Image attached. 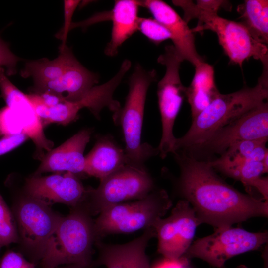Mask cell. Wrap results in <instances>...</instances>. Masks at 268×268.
Returning a JSON list of instances; mask_svg holds the SVG:
<instances>
[{"mask_svg":"<svg viewBox=\"0 0 268 268\" xmlns=\"http://www.w3.org/2000/svg\"><path fill=\"white\" fill-rule=\"evenodd\" d=\"M1 248V247L0 246V250Z\"/></svg>","mask_w":268,"mask_h":268,"instance_id":"37","label":"cell"},{"mask_svg":"<svg viewBox=\"0 0 268 268\" xmlns=\"http://www.w3.org/2000/svg\"><path fill=\"white\" fill-rule=\"evenodd\" d=\"M138 0H117L109 12V19L112 22L110 41L105 49V53L110 57L115 56L120 47L138 31Z\"/></svg>","mask_w":268,"mask_h":268,"instance_id":"21","label":"cell"},{"mask_svg":"<svg viewBox=\"0 0 268 268\" xmlns=\"http://www.w3.org/2000/svg\"><path fill=\"white\" fill-rule=\"evenodd\" d=\"M59 55L56 59L49 60L43 58L25 63L20 75L22 77H31L34 86L59 79L71 61L75 58L72 50L67 45L59 49Z\"/></svg>","mask_w":268,"mask_h":268,"instance_id":"23","label":"cell"},{"mask_svg":"<svg viewBox=\"0 0 268 268\" xmlns=\"http://www.w3.org/2000/svg\"><path fill=\"white\" fill-rule=\"evenodd\" d=\"M28 138L23 133L2 136L0 139V156L16 148Z\"/></svg>","mask_w":268,"mask_h":268,"instance_id":"31","label":"cell"},{"mask_svg":"<svg viewBox=\"0 0 268 268\" xmlns=\"http://www.w3.org/2000/svg\"><path fill=\"white\" fill-rule=\"evenodd\" d=\"M268 240L267 231L251 232L232 226L218 228L212 234L195 241L182 257L199 258L221 268L229 259L257 250Z\"/></svg>","mask_w":268,"mask_h":268,"instance_id":"11","label":"cell"},{"mask_svg":"<svg viewBox=\"0 0 268 268\" xmlns=\"http://www.w3.org/2000/svg\"><path fill=\"white\" fill-rule=\"evenodd\" d=\"M91 133L89 129H82L59 146L48 151L41 157V163L33 175L46 172L84 174L83 154Z\"/></svg>","mask_w":268,"mask_h":268,"instance_id":"16","label":"cell"},{"mask_svg":"<svg viewBox=\"0 0 268 268\" xmlns=\"http://www.w3.org/2000/svg\"><path fill=\"white\" fill-rule=\"evenodd\" d=\"M201 224L189 202L179 200L170 215L160 219L155 225L158 252L166 260L180 259L192 244Z\"/></svg>","mask_w":268,"mask_h":268,"instance_id":"13","label":"cell"},{"mask_svg":"<svg viewBox=\"0 0 268 268\" xmlns=\"http://www.w3.org/2000/svg\"><path fill=\"white\" fill-rule=\"evenodd\" d=\"M153 238H156L155 230L150 228L144 230L140 236L124 244L96 241L99 255L95 264L107 268H150L146 250Z\"/></svg>","mask_w":268,"mask_h":268,"instance_id":"17","label":"cell"},{"mask_svg":"<svg viewBox=\"0 0 268 268\" xmlns=\"http://www.w3.org/2000/svg\"><path fill=\"white\" fill-rule=\"evenodd\" d=\"M195 67L193 78L190 85L186 87V97L190 106L192 119L220 93L215 84L213 66L204 61Z\"/></svg>","mask_w":268,"mask_h":268,"instance_id":"22","label":"cell"},{"mask_svg":"<svg viewBox=\"0 0 268 268\" xmlns=\"http://www.w3.org/2000/svg\"><path fill=\"white\" fill-rule=\"evenodd\" d=\"M24 134L22 123L15 111L7 106L0 109V135Z\"/></svg>","mask_w":268,"mask_h":268,"instance_id":"27","label":"cell"},{"mask_svg":"<svg viewBox=\"0 0 268 268\" xmlns=\"http://www.w3.org/2000/svg\"><path fill=\"white\" fill-rule=\"evenodd\" d=\"M156 78L155 70H146L139 64L136 65L129 78V92L125 104L113 113V121L121 126L123 132L127 165L145 168L147 160L159 154L157 148L141 142L146 95Z\"/></svg>","mask_w":268,"mask_h":268,"instance_id":"3","label":"cell"},{"mask_svg":"<svg viewBox=\"0 0 268 268\" xmlns=\"http://www.w3.org/2000/svg\"><path fill=\"white\" fill-rule=\"evenodd\" d=\"M239 10L241 22L256 41L268 46V1L246 0Z\"/></svg>","mask_w":268,"mask_h":268,"instance_id":"24","label":"cell"},{"mask_svg":"<svg viewBox=\"0 0 268 268\" xmlns=\"http://www.w3.org/2000/svg\"><path fill=\"white\" fill-rule=\"evenodd\" d=\"M87 193L77 175L70 172H60L42 176L27 178L23 193L48 205L60 203L75 208L83 201Z\"/></svg>","mask_w":268,"mask_h":268,"instance_id":"14","label":"cell"},{"mask_svg":"<svg viewBox=\"0 0 268 268\" xmlns=\"http://www.w3.org/2000/svg\"><path fill=\"white\" fill-rule=\"evenodd\" d=\"M180 168L179 192L190 204L201 223L215 229L254 217H267L268 201L241 193L223 181L209 161L182 152L173 153Z\"/></svg>","mask_w":268,"mask_h":268,"instance_id":"1","label":"cell"},{"mask_svg":"<svg viewBox=\"0 0 268 268\" xmlns=\"http://www.w3.org/2000/svg\"><path fill=\"white\" fill-rule=\"evenodd\" d=\"M209 161L214 169L240 181L247 190L252 187L256 188L268 201V179L261 177L264 174L262 162L232 158L224 154Z\"/></svg>","mask_w":268,"mask_h":268,"instance_id":"20","label":"cell"},{"mask_svg":"<svg viewBox=\"0 0 268 268\" xmlns=\"http://www.w3.org/2000/svg\"><path fill=\"white\" fill-rule=\"evenodd\" d=\"M138 31L157 45L171 38L170 33L166 28L154 18L139 17Z\"/></svg>","mask_w":268,"mask_h":268,"instance_id":"26","label":"cell"},{"mask_svg":"<svg viewBox=\"0 0 268 268\" xmlns=\"http://www.w3.org/2000/svg\"><path fill=\"white\" fill-rule=\"evenodd\" d=\"M19 242L16 220L12 211L0 193V246Z\"/></svg>","mask_w":268,"mask_h":268,"instance_id":"25","label":"cell"},{"mask_svg":"<svg viewBox=\"0 0 268 268\" xmlns=\"http://www.w3.org/2000/svg\"><path fill=\"white\" fill-rule=\"evenodd\" d=\"M184 60L173 45H167L157 61L166 68L165 74L157 85L158 107L162 124V136L158 147L159 154L165 158L173 153L176 140L173 133L176 118L184 98L186 87L181 80L179 70Z\"/></svg>","mask_w":268,"mask_h":268,"instance_id":"10","label":"cell"},{"mask_svg":"<svg viewBox=\"0 0 268 268\" xmlns=\"http://www.w3.org/2000/svg\"><path fill=\"white\" fill-rule=\"evenodd\" d=\"M80 3V0H64V22L61 29L55 35L57 38L62 41V44L59 47L60 49L64 48L67 45V36L73 23L72 17Z\"/></svg>","mask_w":268,"mask_h":268,"instance_id":"28","label":"cell"},{"mask_svg":"<svg viewBox=\"0 0 268 268\" xmlns=\"http://www.w3.org/2000/svg\"><path fill=\"white\" fill-rule=\"evenodd\" d=\"M268 152H267L264 157L262 163L264 168V173H268Z\"/></svg>","mask_w":268,"mask_h":268,"instance_id":"34","label":"cell"},{"mask_svg":"<svg viewBox=\"0 0 268 268\" xmlns=\"http://www.w3.org/2000/svg\"><path fill=\"white\" fill-rule=\"evenodd\" d=\"M12 212L23 251L34 264L42 260L49 240L62 216L49 205L23 193Z\"/></svg>","mask_w":268,"mask_h":268,"instance_id":"8","label":"cell"},{"mask_svg":"<svg viewBox=\"0 0 268 268\" xmlns=\"http://www.w3.org/2000/svg\"><path fill=\"white\" fill-rule=\"evenodd\" d=\"M126 165L124 149L111 136L103 135L85 156L84 174L101 180Z\"/></svg>","mask_w":268,"mask_h":268,"instance_id":"19","label":"cell"},{"mask_svg":"<svg viewBox=\"0 0 268 268\" xmlns=\"http://www.w3.org/2000/svg\"><path fill=\"white\" fill-rule=\"evenodd\" d=\"M35 264L27 260L18 252L9 250L0 261V268H35Z\"/></svg>","mask_w":268,"mask_h":268,"instance_id":"30","label":"cell"},{"mask_svg":"<svg viewBox=\"0 0 268 268\" xmlns=\"http://www.w3.org/2000/svg\"><path fill=\"white\" fill-rule=\"evenodd\" d=\"M53 268H90V267H87L78 265H67V266L62 267H57Z\"/></svg>","mask_w":268,"mask_h":268,"instance_id":"35","label":"cell"},{"mask_svg":"<svg viewBox=\"0 0 268 268\" xmlns=\"http://www.w3.org/2000/svg\"><path fill=\"white\" fill-rule=\"evenodd\" d=\"M173 3L183 10V19L187 23L198 19L197 25L192 29L193 33L209 30L216 33L231 63L241 67L245 60L253 57L261 62L263 70L268 69V46L256 41L241 22L204 10L192 0H174Z\"/></svg>","mask_w":268,"mask_h":268,"instance_id":"4","label":"cell"},{"mask_svg":"<svg viewBox=\"0 0 268 268\" xmlns=\"http://www.w3.org/2000/svg\"><path fill=\"white\" fill-rule=\"evenodd\" d=\"M98 80V74L86 68L75 57L59 79L34 86L33 93L49 92L64 100L75 101L83 98Z\"/></svg>","mask_w":268,"mask_h":268,"instance_id":"18","label":"cell"},{"mask_svg":"<svg viewBox=\"0 0 268 268\" xmlns=\"http://www.w3.org/2000/svg\"><path fill=\"white\" fill-rule=\"evenodd\" d=\"M172 206L167 192L155 189L142 199L108 207L94 219L96 242L110 234H128L154 228L157 221Z\"/></svg>","mask_w":268,"mask_h":268,"instance_id":"6","label":"cell"},{"mask_svg":"<svg viewBox=\"0 0 268 268\" xmlns=\"http://www.w3.org/2000/svg\"><path fill=\"white\" fill-rule=\"evenodd\" d=\"M100 181L96 188H87L85 198L77 206L91 216L116 204L142 199L155 189L146 167L127 164Z\"/></svg>","mask_w":268,"mask_h":268,"instance_id":"7","label":"cell"},{"mask_svg":"<svg viewBox=\"0 0 268 268\" xmlns=\"http://www.w3.org/2000/svg\"><path fill=\"white\" fill-rule=\"evenodd\" d=\"M226 0H198L196 4L200 8L208 12L218 13L221 8L227 6Z\"/></svg>","mask_w":268,"mask_h":268,"instance_id":"32","label":"cell"},{"mask_svg":"<svg viewBox=\"0 0 268 268\" xmlns=\"http://www.w3.org/2000/svg\"><path fill=\"white\" fill-rule=\"evenodd\" d=\"M221 268H225V267L224 266H223ZM237 268H248L247 267L244 265H240L239 267H238Z\"/></svg>","mask_w":268,"mask_h":268,"instance_id":"36","label":"cell"},{"mask_svg":"<svg viewBox=\"0 0 268 268\" xmlns=\"http://www.w3.org/2000/svg\"><path fill=\"white\" fill-rule=\"evenodd\" d=\"M131 67V61L125 59L114 77L103 84L94 86L77 101L63 100L54 106L48 107L38 97L34 98L31 104L43 128L52 123L68 125L77 119L79 112L84 108L89 109L97 118H99L100 113L104 108L113 113L118 111L121 105L114 99L113 95Z\"/></svg>","mask_w":268,"mask_h":268,"instance_id":"9","label":"cell"},{"mask_svg":"<svg viewBox=\"0 0 268 268\" xmlns=\"http://www.w3.org/2000/svg\"><path fill=\"white\" fill-rule=\"evenodd\" d=\"M156 268H190L188 259L182 257L176 260H166Z\"/></svg>","mask_w":268,"mask_h":268,"instance_id":"33","label":"cell"},{"mask_svg":"<svg viewBox=\"0 0 268 268\" xmlns=\"http://www.w3.org/2000/svg\"><path fill=\"white\" fill-rule=\"evenodd\" d=\"M138 2L168 30L173 46L184 61H188L195 67L204 62L197 51L194 33L174 9L160 0H138Z\"/></svg>","mask_w":268,"mask_h":268,"instance_id":"15","label":"cell"},{"mask_svg":"<svg viewBox=\"0 0 268 268\" xmlns=\"http://www.w3.org/2000/svg\"><path fill=\"white\" fill-rule=\"evenodd\" d=\"M20 60L21 59L11 51L8 44L0 36V67L4 66L6 67L7 75L16 73V67Z\"/></svg>","mask_w":268,"mask_h":268,"instance_id":"29","label":"cell"},{"mask_svg":"<svg viewBox=\"0 0 268 268\" xmlns=\"http://www.w3.org/2000/svg\"><path fill=\"white\" fill-rule=\"evenodd\" d=\"M80 207L62 216L48 243L41 260L42 268L61 265L92 266V247L95 243L94 219Z\"/></svg>","mask_w":268,"mask_h":268,"instance_id":"5","label":"cell"},{"mask_svg":"<svg viewBox=\"0 0 268 268\" xmlns=\"http://www.w3.org/2000/svg\"><path fill=\"white\" fill-rule=\"evenodd\" d=\"M268 97V73L264 72L253 87H244L229 94L220 93L192 119L185 134L176 138L172 153L202 142L217 131L267 100Z\"/></svg>","mask_w":268,"mask_h":268,"instance_id":"2","label":"cell"},{"mask_svg":"<svg viewBox=\"0 0 268 268\" xmlns=\"http://www.w3.org/2000/svg\"><path fill=\"white\" fill-rule=\"evenodd\" d=\"M268 138V103L266 101L217 131L202 142L181 152L199 159L202 156L221 155L240 141Z\"/></svg>","mask_w":268,"mask_h":268,"instance_id":"12","label":"cell"}]
</instances>
